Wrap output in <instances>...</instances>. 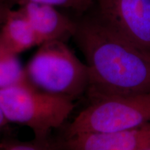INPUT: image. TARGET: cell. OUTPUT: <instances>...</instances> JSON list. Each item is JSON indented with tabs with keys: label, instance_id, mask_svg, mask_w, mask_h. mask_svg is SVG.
Listing matches in <instances>:
<instances>
[{
	"label": "cell",
	"instance_id": "6",
	"mask_svg": "<svg viewBox=\"0 0 150 150\" xmlns=\"http://www.w3.org/2000/svg\"><path fill=\"white\" fill-rule=\"evenodd\" d=\"M50 140L54 150H145L150 147V123L127 130L63 135Z\"/></svg>",
	"mask_w": 150,
	"mask_h": 150
},
{
	"label": "cell",
	"instance_id": "8",
	"mask_svg": "<svg viewBox=\"0 0 150 150\" xmlns=\"http://www.w3.org/2000/svg\"><path fill=\"white\" fill-rule=\"evenodd\" d=\"M0 45L17 55L38 46L29 20L19 8L11 9L7 14L0 28Z\"/></svg>",
	"mask_w": 150,
	"mask_h": 150
},
{
	"label": "cell",
	"instance_id": "10",
	"mask_svg": "<svg viewBox=\"0 0 150 150\" xmlns=\"http://www.w3.org/2000/svg\"><path fill=\"white\" fill-rule=\"evenodd\" d=\"M0 150H54L51 140L33 138L30 141H21L13 138L0 139Z\"/></svg>",
	"mask_w": 150,
	"mask_h": 150
},
{
	"label": "cell",
	"instance_id": "14",
	"mask_svg": "<svg viewBox=\"0 0 150 150\" xmlns=\"http://www.w3.org/2000/svg\"><path fill=\"white\" fill-rule=\"evenodd\" d=\"M145 150H150V147L148 148V149H145Z\"/></svg>",
	"mask_w": 150,
	"mask_h": 150
},
{
	"label": "cell",
	"instance_id": "9",
	"mask_svg": "<svg viewBox=\"0 0 150 150\" xmlns=\"http://www.w3.org/2000/svg\"><path fill=\"white\" fill-rule=\"evenodd\" d=\"M18 56L0 45V90L29 83Z\"/></svg>",
	"mask_w": 150,
	"mask_h": 150
},
{
	"label": "cell",
	"instance_id": "7",
	"mask_svg": "<svg viewBox=\"0 0 150 150\" xmlns=\"http://www.w3.org/2000/svg\"><path fill=\"white\" fill-rule=\"evenodd\" d=\"M29 20L38 46L54 40L65 41L72 37L76 22L60 13L56 7L45 4L28 2L19 6Z\"/></svg>",
	"mask_w": 150,
	"mask_h": 150
},
{
	"label": "cell",
	"instance_id": "3",
	"mask_svg": "<svg viewBox=\"0 0 150 150\" xmlns=\"http://www.w3.org/2000/svg\"><path fill=\"white\" fill-rule=\"evenodd\" d=\"M74 101L39 91L29 83L0 90V109L8 122L26 126L34 138L50 139L74 108Z\"/></svg>",
	"mask_w": 150,
	"mask_h": 150
},
{
	"label": "cell",
	"instance_id": "5",
	"mask_svg": "<svg viewBox=\"0 0 150 150\" xmlns=\"http://www.w3.org/2000/svg\"><path fill=\"white\" fill-rule=\"evenodd\" d=\"M93 4L101 24L150 53V0H95Z\"/></svg>",
	"mask_w": 150,
	"mask_h": 150
},
{
	"label": "cell",
	"instance_id": "11",
	"mask_svg": "<svg viewBox=\"0 0 150 150\" xmlns=\"http://www.w3.org/2000/svg\"><path fill=\"white\" fill-rule=\"evenodd\" d=\"M95 0H13V4L20 6L28 2L45 4L54 7L71 8L77 11H84L93 5Z\"/></svg>",
	"mask_w": 150,
	"mask_h": 150
},
{
	"label": "cell",
	"instance_id": "4",
	"mask_svg": "<svg viewBox=\"0 0 150 150\" xmlns=\"http://www.w3.org/2000/svg\"><path fill=\"white\" fill-rule=\"evenodd\" d=\"M150 123V92L90 101L64 131V136L111 132Z\"/></svg>",
	"mask_w": 150,
	"mask_h": 150
},
{
	"label": "cell",
	"instance_id": "12",
	"mask_svg": "<svg viewBox=\"0 0 150 150\" xmlns=\"http://www.w3.org/2000/svg\"><path fill=\"white\" fill-rule=\"evenodd\" d=\"M13 5H14L13 0H0V28L4 22L9 11L12 9Z\"/></svg>",
	"mask_w": 150,
	"mask_h": 150
},
{
	"label": "cell",
	"instance_id": "13",
	"mask_svg": "<svg viewBox=\"0 0 150 150\" xmlns=\"http://www.w3.org/2000/svg\"><path fill=\"white\" fill-rule=\"evenodd\" d=\"M8 124V121L7 120L6 118L4 115L1 110L0 109V131L4 130V129H6Z\"/></svg>",
	"mask_w": 150,
	"mask_h": 150
},
{
	"label": "cell",
	"instance_id": "1",
	"mask_svg": "<svg viewBox=\"0 0 150 150\" xmlns=\"http://www.w3.org/2000/svg\"><path fill=\"white\" fill-rule=\"evenodd\" d=\"M73 38L86 59L90 101L150 92V53L104 27L95 17L76 22Z\"/></svg>",
	"mask_w": 150,
	"mask_h": 150
},
{
	"label": "cell",
	"instance_id": "2",
	"mask_svg": "<svg viewBox=\"0 0 150 150\" xmlns=\"http://www.w3.org/2000/svg\"><path fill=\"white\" fill-rule=\"evenodd\" d=\"M28 81L45 93L74 101L86 94L89 85L88 67L64 41L39 45L25 67Z\"/></svg>",
	"mask_w": 150,
	"mask_h": 150
}]
</instances>
